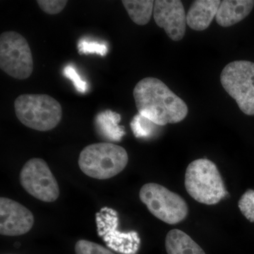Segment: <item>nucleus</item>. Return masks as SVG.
I'll return each instance as SVG.
<instances>
[{
	"label": "nucleus",
	"mask_w": 254,
	"mask_h": 254,
	"mask_svg": "<svg viewBox=\"0 0 254 254\" xmlns=\"http://www.w3.org/2000/svg\"><path fill=\"white\" fill-rule=\"evenodd\" d=\"M133 95L138 114L158 126L180 123L188 115L186 103L158 78H143Z\"/></svg>",
	"instance_id": "f257e3e1"
},
{
	"label": "nucleus",
	"mask_w": 254,
	"mask_h": 254,
	"mask_svg": "<svg viewBox=\"0 0 254 254\" xmlns=\"http://www.w3.org/2000/svg\"><path fill=\"white\" fill-rule=\"evenodd\" d=\"M185 184L190 196L203 204H217L228 195L216 165L208 159H197L188 165Z\"/></svg>",
	"instance_id": "f03ea898"
},
{
	"label": "nucleus",
	"mask_w": 254,
	"mask_h": 254,
	"mask_svg": "<svg viewBox=\"0 0 254 254\" xmlns=\"http://www.w3.org/2000/svg\"><path fill=\"white\" fill-rule=\"evenodd\" d=\"M128 162V153L123 147L101 142L85 147L80 153L78 164L87 176L108 180L122 173Z\"/></svg>",
	"instance_id": "7ed1b4c3"
},
{
	"label": "nucleus",
	"mask_w": 254,
	"mask_h": 254,
	"mask_svg": "<svg viewBox=\"0 0 254 254\" xmlns=\"http://www.w3.org/2000/svg\"><path fill=\"white\" fill-rule=\"evenodd\" d=\"M14 110L24 126L48 131L59 125L63 108L58 100L47 94H22L15 100Z\"/></svg>",
	"instance_id": "20e7f679"
},
{
	"label": "nucleus",
	"mask_w": 254,
	"mask_h": 254,
	"mask_svg": "<svg viewBox=\"0 0 254 254\" xmlns=\"http://www.w3.org/2000/svg\"><path fill=\"white\" fill-rule=\"evenodd\" d=\"M220 82L242 113L254 115V63L237 60L222 69Z\"/></svg>",
	"instance_id": "39448f33"
},
{
	"label": "nucleus",
	"mask_w": 254,
	"mask_h": 254,
	"mask_svg": "<svg viewBox=\"0 0 254 254\" xmlns=\"http://www.w3.org/2000/svg\"><path fill=\"white\" fill-rule=\"evenodd\" d=\"M139 198L152 215L169 225H177L188 215V205L181 195L159 184H145Z\"/></svg>",
	"instance_id": "423d86ee"
},
{
	"label": "nucleus",
	"mask_w": 254,
	"mask_h": 254,
	"mask_svg": "<svg viewBox=\"0 0 254 254\" xmlns=\"http://www.w3.org/2000/svg\"><path fill=\"white\" fill-rule=\"evenodd\" d=\"M0 68L6 74L18 80L31 76L33 60L27 40L15 31L0 36Z\"/></svg>",
	"instance_id": "0eeeda50"
},
{
	"label": "nucleus",
	"mask_w": 254,
	"mask_h": 254,
	"mask_svg": "<svg viewBox=\"0 0 254 254\" xmlns=\"http://www.w3.org/2000/svg\"><path fill=\"white\" fill-rule=\"evenodd\" d=\"M19 180L23 190L38 200L51 203L59 198L58 182L43 159L28 160L20 172Z\"/></svg>",
	"instance_id": "6e6552de"
},
{
	"label": "nucleus",
	"mask_w": 254,
	"mask_h": 254,
	"mask_svg": "<svg viewBox=\"0 0 254 254\" xmlns=\"http://www.w3.org/2000/svg\"><path fill=\"white\" fill-rule=\"evenodd\" d=\"M98 236L107 246L122 254H136L141 245V239L136 231L122 232L118 229V212L105 207L95 215Z\"/></svg>",
	"instance_id": "1a4fd4ad"
},
{
	"label": "nucleus",
	"mask_w": 254,
	"mask_h": 254,
	"mask_svg": "<svg viewBox=\"0 0 254 254\" xmlns=\"http://www.w3.org/2000/svg\"><path fill=\"white\" fill-rule=\"evenodd\" d=\"M153 17L158 27L163 28L173 41H180L186 33L187 14L180 0H156Z\"/></svg>",
	"instance_id": "9d476101"
},
{
	"label": "nucleus",
	"mask_w": 254,
	"mask_h": 254,
	"mask_svg": "<svg viewBox=\"0 0 254 254\" xmlns=\"http://www.w3.org/2000/svg\"><path fill=\"white\" fill-rule=\"evenodd\" d=\"M35 219L31 210L16 200L0 198V234L19 236L31 230Z\"/></svg>",
	"instance_id": "9b49d317"
},
{
	"label": "nucleus",
	"mask_w": 254,
	"mask_h": 254,
	"mask_svg": "<svg viewBox=\"0 0 254 254\" xmlns=\"http://www.w3.org/2000/svg\"><path fill=\"white\" fill-rule=\"evenodd\" d=\"M220 0H196L190 5L187 14V24L192 30L202 31L207 29L216 16Z\"/></svg>",
	"instance_id": "f8f14e48"
},
{
	"label": "nucleus",
	"mask_w": 254,
	"mask_h": 254,
	"mask_svg": "<svg viewBox=\"0 0 254 254\" xmlns=\"http://www.w3.org/2000/svg\"><path fill=\"white\" fill-rule=\"evenodd\" d=\"M254 6L253 0H224L219 6L215 20L219 26L230 27L248 16Z\"/></svg>",
	"instance_id": "ddd939ff"
},
{
	"label": "nucleus",
	"mask_w": 254,
	"mask_h": 254,
	"mask_svg": "<svg viewBox=\"0 0 254 254\" xmlns=\"http://www.w3.org/2000/svg\"><path fill=\"white\" fill-rule=\"evenodd\" d=\"M120 121V114L110 110L101 112L95 119V131L107 143L121 141L126 131L125 127L119 125Z\"/></svg>",
	"instance_id": "4468645a"
},
{
	"label": "nucleus",
	"mask_w": 254,
	"mask_h": 254,
	"mask_svg": "<svg viewBox=\"0 0 254 254\" xmlns=\"http://www.w3.org/2000/svg\"><path fill=\"white\" fill-rule=\"evenodd\" d=\"M165 249L168 254H205L195 241L177 229L168 232L165 238Z\"/></svg>",
	"instance_id": "2eb2a0df"
},
{
	"label": "nucleus",
	"mask_w": 254,
	"mask_h": 254,
	"mask_svg": "<svg viewBox=\"0 0 254 254\" xmlns=\"http://www.w3.org/2000/svg\"><path fill=\"white\" fill-rule=\"evenodd\" d=\"M123 6L133 22L145 26L149 22L154 10L153 0H123Z\"/></svg>",
	"instance_id": "dca6fc26"
},
{
	"label": "nucleus",
	"mask_w": 254,
	"mask_h": 254,
	"mask_svg": "<svg viewBox=\"0 0 254 254\" xmlns=\"http://www.w3.org/2000/svg\"><path fill=\"white\" fill-rule=\"evenodd\" d=\"M160 126L155 125L148 119L144 118L140 114L133 118L131 123V128L133 135L137 138L148 139L155 136Z\"/></svg>",
	"instance_id": "f3484780"
},
{
	"label": "nucleus",
	"mask_w": 254,
	"mask_h": 254,
	"mask_svg": "<svg viewBox=\"0 0 254 254\" xmlns=\"http://www.w3.org/2000/svg\"><path fill=\"white\" fill-rule=\"evenodd\" d=\"M76 254H115L113 252L91 241L78 240L75 245Z\"/></svg>",
	"instance_id": "a211bd4d"
},
{
	"label": "nucleus",
	"mask_w": 254,
	"mask_h": 254,
	"mask_svg": "<svg viewBox=\"0 0 254 254\" xmlns=\"http://www.w3.org/2000/svg\"><path fill=\"white\" fill-rule=\"evenodd\" d=\"M241 213L249 221L254 222V190H249L241 197L238 203Z\"/></svg>",
	"instance_id": "6ab92c4d"
},
{
	"label": "nucleus",
	"mask_w": 254,
	"mask_h": 254,
	"mask_svg": "<svg viewBox=\"0 0 254 254\" xmlns=\"http://www.w3.org/2000/svg\"><path fill=\"white\" fill-rule=\"evenodd\" d=\"M78 53L80 55L95 54L105 56L108 53V48L104 44L97 42L82 41L78 45Z\"/></svg>",
	"instance_id": "aec40b11"
},
{
	"label": "nucleus",
	"mask_w": 254,
	"mask_h": 254,
	"mask_svg": "<svg viewBox=\"0 0 254 254\" xmlns=\"http://www.w3.org/2000/svg\"><path fill=\"white\" fill-rule=\"evenodd\" d=\"M38 6L46 14H60L67 4L66 0H38Z\"/></svg>",
	"instance_id": "412c9836"
},
{
	"label": "nucleus",
	"mask_w": 254,
	"mask_h": 254,
	"mask_svg": "<svg viewBox=\"0 0 254 254\" xmlns=\"http://www.w3.org/2000/svg\"><path fill=\"white\" fill-rule=\"evenodd\" d=\"M64 75L73 82L75 88L80 93H84L87 91V83L83 81L74 68L71 65L66 66L64 68Z\"/></svg>",
	"instance_id": "4be33fe9"
},
{
	"label": "nucleus",
	"mask_w": 254,
	"mask_h": 254,
	"mask_svg": "<svg viewBox=\"0 0 254 254\" xmlns=\"http://www.w3.org/2000/svg\"></svg>",
	"instance_id": "5701e85b"
}]
</instances>
